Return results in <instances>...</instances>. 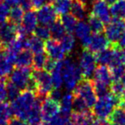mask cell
<instances>
[{"instance_id": "cell-37", "label": "cell", "mask_w": 125, "mask_h": 125, "mask_svg": "<svg viewBox=\"0 0 125 125\" xmlns=\"http://www.w3.org/2000/svg\"><path fill=\"white\" fill-rule=\"evenodd\" d=\"M110 89L111 91V94H113L119 99H121L122 96L125 94V88L120 81H113V82H111V84Z\"/></svg>"}, {"instance_id": "cell-27", "label": "cell", "mask_w": 125, "mask_h": 125, "mask_svg": "<svg viewBox=\"0 0 125 125\" xmlns=\"http://www.w3.org/2000/svg\"><path fill=\"white\" fill-rule=\"evenodd\" d=\"M87 17H88L87 18V21H88L89 28H90L91 31L94 32V33H102L104 31V22L99 17L94 16L92 13H90L89 16H87Z\"/></svg>"}, {"instance_id": "cell-24", "label": "cell", "mask_w": 125, "mask_h": 125, "mask_svg": "<svg viewBox=\"0 0 125 125\" xmlns=\"http://www.w3.org/2000/svg\"><path fill=\"white\" fill-rule=\"evenodd\" d=\"M109 121L115 125H125V111L123 108L117 107L112 111L108 117Z\"/></svg>"}, {"instance_id": "cell-23", "label": "cell", "mask_w": 125, "mask_h": 125, "mask_svg": "<svg viewBox=\"0 0 125 125\" xmlns=\"http://www.w3.org/2000/svg\"><path fill=\"white\" fill-rule=\"evenodd\" d=\"M28 48L31 52L36 54L39 52H44L45 44H44L43 40L33 35V36H30L28 38Z\"/></svg>"}, {"instance_id": "cell-56", "label": "cell", "mask_w": 125, "mask_h": 125, "mask_svg": "<svg viewBox=\"0 0 125 125\" xmlns=\"http://www.w3.org/2000/svg\"><path fill=\"white\" fill-rule=\"evenodd\" d=\"M1 1H2V0H0V2H1Z\"/></svg>"}, {"instance_id": "cell-25", "label": "cell", "mask_w": 125, "mask_h": 125, "mask_svg": "<svg viewBox=\"0 0 125 125\" xmlns=\"http://www.w3.org/2000/svg\"><path fill=\"white\" fill-rule=\"evenodd\" d=\"M111 15L115 18L125 19V0H117L111 4Z\"/></svg>"}, {"instance_id": "cell-19", "label": "cell", "mask_w": 125, "mask_h": 125, "mask_svg": "<svg viewBox=\"0 0 125 125\" xmlns=\"http://www.w3.org/2000/svg\"><path fill=\"white\" fill-rule=\"evenodd\" d=\"M33 54L30 51L22 50L18 52L15 58V65L19 68H29L33 64Z\"/></svg>"}, {"instance_id": "cell-16", "label": "cell", "mask_w": 125, "mask_h": 125, "mask_svg": "<svg viewBox=\"0 0 125 125\" xmlns=\"http://www.w3.org/2000/svg\"><path fill=\"white\" fill-rule=\"evenodd\" d=\"M94 82L111 86L112 78L110 69L106 65H99V67H96L94 72Z\"/></svg>"}, {"instance_id": "cell-32", "label": "cell", "mask_w": 125, "mask_h": 125, "mask_svg": "<svg viewBox=\"0 0 125 125\" xmlns=\"http://www.w3.org/2000/svg\"><path fill=\"white\" fill-rule=\"evenodd\" d=\"M52 86L53 88H58L60 89V87H62V85L63 84V80H62V75L61 73V68H60V61L57 62L55 69L52 71Z\"/></svg>"}, {"instance_id": "cell-44", "label": "cell", "mask_w": 125, "mask_h": 125, "mask_svg": "<svg viewBox=\"0 0 125 125\" xmlns=\"http://www.w3.org/2000/svg\"><path fill=\"white\" fill-rule=\"evenodd\" d=\"M57 61L54 60L52 57H47L45 65H44V70L47 72H52V70L55 69L56 65H57Z\"/></svg>"}, {"instance_id": "cell-26", "label": "cell", "mask_w": 125, "mask_h": 125, "mask_svg": "<svg viewBox=\"0 0 125 125\" xmlns=\"http://www.w3.org/2000/svg\"><path fill=\"white\" fill-rule=\"evenodd\" d=\"M74 32H75V36L79 40H83L84 39H86L90 35L91 29L89 28L88 23L85 22L83 21H80L79 22L77 21L76 26H75V29H74Z\"/></svg>"}, {"instance_id": "cell-20", "label": "cell", "mask_w": 125, "mask_h": 125, "mask_svg": "<svg viewBox=\"0 0 125 125\" xmlns=\"http://www.w3.org/2000/svg\"><path fill=\"white\" fill-rule=\"evenodd\" d=\"M113 57H114V44H111L107 48L97 52L95 55L97 62H99L100 65H109V66L112 62Z\"/></svg>"}, {"instance_id": "cell-7", "label": "cell", "mask_w": 125, "mask_h": 125, "mask_svg": "<svg viewBox=\"0 0 125 125\" xmlns=\"http://www.w3.org/2000/svg\"><path fill=\"white\" fill-rule=\"evenodd\" d=\"M125 30V19L113 18L104 27L105 37L111 44H117Z\"/></svg>"}, {"instance_id": "cell-6", "label": "cell", "mask_w": 125, "mask_h": 125, "mask_svg": "<svg viewBox=\"0 0 125 125\" xmlns=\"http://www.w3.org/2000/svg\"><path fill=\"white\" fill-rule=\"evenodd\" d=\"M97 61L94 52L87 49H83L79 57V69L83 79H89L96 69Z\"/></svg>"}, {"instance_id": "cell-11", "label": "cell", "mask_w": 125, "mask_h": 125, "mask_svg": "<svg viewBox=\"0 0 125 125\" xmlns=\"http://www.w3.org/2000/svg\"><path fill=\"white\" fill-rule=\"evenodd\" d=\"M16 56V54L4 47L3 51L0 52V77L5 78L10 75L13 70Z\"/></svg>"}, {"instance_id": "cell-54", "label": "cell", "mask_w": 125, "mask_h": 125, "mask_svg": "<svg viewBox=\"0 0 125 125\" xmlns=\"http://www.w3.org/2000/svg\"><path fill=\"white\" fill-rule=\"evenodd\" d=\"M3 49H4V45H0V52H2V51H3Z\"/></svg>"}, {"instance_id": "cell-12", "label": "cell", "mask_w": 125, "mask_h": 125, "mask_svg": "<svg viewBox=\"0 0 125 125\" xmlns=\"http://www.w3.org/2000/svg\"><path fill=\"white\" fill-rule=\"evenodd\" d=\"M57 12L54 10L53 6L50 4H44L42 7L38 9L36 13L37 20L42 25H46L50 26L53 21L57 19Z\"/></svg>"}, {"instance_id": "cell-49", "label": "cell", "mask_w": 125, "mask_h": 125, "mask_svg": "<svg viewBox=\"0 0 125 125\" xmlns=\"http://www.w3.org/2000/svg\"><path fill=\"white\" fill-rule=\"evenodd\" d=\"M92 125H110V124L107 121H105V119H99V118H98V120L94 121Z\"/></svg>"}, {"instance_id": "cell-39", "label": "cell", "mask_w": 125, "mask_h": 125, "mask_svg": "<svg viewBox=\"0 0 125 125\" xmlns=\"http://www.w3.org/2000/svg\"><path fill=\"white\" fill-rule=\"evenodd\" d=\"M20 94V89L12 82H7V97L8 99L13 101Z\"/></svg>"}, {"instance_id": "cell-48", "label": "cell", "mask_w": 125, "mask_h": 125, "mask_svg": "<svg viewBox=\"0 0 125 125\" xmlns=\"http://www.w3.org/2000/svg\"><path fill=\"white\" fill-rule=\"evenodd\" d=\"M117 45H118V46L121 47V48H125V30L123 31L120 40H118Z\"/></svg>"}, {"instance_id": "cell-33", "label": "cell", "mask_w": 125, "mask_h": 125, "mask_svg": "<svg viewBox=\"0 0 125 125\" xmlns=\"http://www.w3.org/2000/svg\"><path fill=\"white\" fill-rule=\"evenodd\" d=\"M61 46L64 53H70L74 50L75 45V37L69 33L68 34H65L64 36L61 39Z\"/></svg>"}, {"instance_id": "cell-45", "label": "cell", "mask_w": 125, "mask_h": 125, "mask_svg": "<svg viewBox=\"0 0 125 125\" xmlns=\"http://www.w3.org/2000/svg\"><path fill=\"white\" fill-rule=\"evenodd\" d=\"M48 94L51 99H54V100H57V101H60L61 98H62L61 91L59 90L58 88H54V90H52Z\"/></svg>"}, {"instance_id": "cell-40", "label": "cell", "mask_w": 125, "mask_h": 125, "mask_svg": "<svg viewBox=\"0 0 125 125\" xmlns=\"http://www.w3.org/2000/svg\"><path fill=\"white\" fill-rule=\"evenodd\" d=\"M94 87L96 93V95L99 96V97H102V96L106 95V94H108L110 93V86L105 85V84L94 82Z\"/></svg>"}, {"instance_id": "cell-28", "label": "cell", "mask_w": 125, "mask_h": 125, "mask_svg": "<svg viewBox=\"0 0 125 125\" xmlns=\"http://www.w3.org/2000/svg\"><path fill=\"white\" fill-rule=\"evenodd\" d=\"M23 15H24V10L22 8L21 6L15 5L10 10L8 20L14 24L20 25L21 22V20H22Z\"/></svg>"}, {"instance_id": "cell-52", "label": "cell", "mask_w": 125, "mask_h": 125, "mask_svg": "<svg viewBox=\"0 0 125 125\" xmlns=\"http://www.w3.org/2000/svg\"><path fill=\"white\" fill-rule=\"evenodd\" d=\"M120 82H122V84H123V87H124V88H125V72H124V74H123V76H122V78L120 79Z\"/></svg>"}, {"instance_id": "cell-3", "label": "cell", "mask_w": 125, "mask_h": 125, "mask_svg": "<svg viewBox=\"0 0 125 125\" xmlns=\"http://www.w3.org/2000/svg\"><path fill=\"white\" fill-rule=\"evenodd\" d=\"M120 99L113 94H108L99 97L93 105V115L99 119H106L109 117L115 107L119 106Z\"/></svg>"}, {"instance_id": "cell-10", "label": "cell", "mask_w": 125, "mask_h": 125, "mask_svg": "<svg viewBox=\"0 0 125 125\" xmlns=\"http://www.w3.org/2000/svg\"><path fill=\"white\" fill-rule=\"evenodd\" d=\"M10 75V82L15 84L20 90H26L32 76V70L29 68L16 67Z\"/></svg>"}, {"instance_id": "cell-13", "label": "cell", "mask_w": 125, "mask_h": 125, "mask_svg": "<svg viewBox=\"0 0 125 125\" xmlns=\"http://www.w3.org/2000/svg\"><path fill=\"white\" fill-rule=\"evenodd\" d=\"M17 35V25L14 24L9 20L0 24V42L5 46L11 42Z\"/></svg>"}, {"instance_id": "cell-30", "label": "cell", "mask_w": 125, "mask_h": 125, "mask_svg": "<svg viewBox=\"0 0 125 125\" xmlns=\"http://www.w3.org/2000/svg\"><path fill=\"white\" fill-rule=\"evenodd\" d=\"M52 4L57 14L62 16L70 11L71 0H54Z\"/></svg>"}, {"instance_id": "cell-4", "label": "cell", "mask_w": 125, "mask_h": 125, "mask_svg": "<svg viewBox=\"0 0 125 125\" xmlns=\"http://www.w3.org/2000/svg\"><path fill=\"white\" fill-rule=\"evenodd\" d=\"M74 94L82 98L87 103L89 108H92L97 100V95L94 90V82L89 79L81 80L74 89Z\"/></svg>"}, {"instance_id": "cell-5", "label": "cell", "mask_w": 125, "mask_h": 125, "mask_svg": "<svg viewBox=\"0 0 125 125\" xmlns=\"http://www.w3.org/2000/svg\"><path fill=\"white\" fill-rule=\"evenodd\" d=\"M32 76L35 80L38 87L36 95L42 98L47 97V94L53 88L52 77L49 72L45 70H33L32 71Z\"/></svg>"}, {"instance_id": "cell-36", "label": "cell", "mask_w": 125, "mask_h": 125, "mask_svg": "<svg viewBox=\"0 0 125 125\" xmlns=\"http://www.w3.org/2000/svg\"><path fill=\"white\" fill-rule=\"evenodd\" d=\"M33 33H34L35 36H37L38 38H40L42 40H47L51 37L50 28L46 25L41 24L40 26H37L35 28Z\"/></svg>"}, {"instance_id": "cell-35", "label": "cell", "mask_w": 125, "mask_h": 125, "mask_svg": "<svg viewBox=\"0 0 125 125\" xmlns=\"http://www.w3.org/2000/svg\"><path fill=\"white\" fill-rule=\"evenodd\" d=\"M47 57V54L44 52L34 54V57H33V70H43Z\"/></svg>"}, {"instance_id": "cell-14", "label": "cell", "mask_w": 125, "mask_h": 125, "mask_svg": "<svg viewBox=\"0 0 125 125\" xmlns=\"http://www.w3.org/2000/svg\"><path fill=\"white\" fill-rule=\"evenodd\" d=\"M92 14L99 17L104 23H108L111 20L109 5L104 0H96L93 3Z\"/></svg>"}, {"instance_id": "cell-38", "label": "cell", "mask_w": 125, "mask_h": 125, "mask_svg": "<svg viewBox=\"0 0 125 125\" xmlns=\"http://www.w3.org/2000/svg\"><path fill=\"white\" fill-rule=\"evenodd\" d=\"M110 71H111L112 81H120L125 72V67L122 64L113 65L111 66Z\"/></svg>"}, {"instance_id": "cell-22", "label": "cell", "mask_w": 125, "mask_h": 125, "mask_svg": "<svg viewBox=\"0 0 125 125\" xmlns=\"http://www.w3.org/2000/svg\"><path fill=\"white\" fill-rule=\"evenodd\" d=\"M50 33L52 39L57 40H60L62 37L65 35V30L64 27L62 26L60 19H57L55 21L50 25Z\"/></svg>"}, {"instance_id": "cell-21", "label": "cell", "mask_w": 125, "mask_h": 125, "mask_svg": "<svg viewBox=\"0 0 125 125\" xmlns=\"http://www.w3.org/2000/svg\"><path fill=\"white\" fill-rule=\"evenodd\" d=\"M73 98H74L73 94H70V93H67L64 95H62L60 99L61 114L67 116V117H70V113H71V110H72Z\"/></svg>"}, {"instance_id": "cell-34", "label": "cell", "mask_w": 125, "mask_h": 125, "mask_svg": "<svg viewBox=\"0 0 125 125\" xmlns=\"http://www.w3.org/2000/svg\"><path fill=\"white\" fill-rule=\"evenodd\" d=\"M72 109L74 110V112H76V113H85L90 111H89L90 108L88 107L87 103L82 98L75 95V94H74L73 103H72Z\"/></svg>"}, {"instance_id": "cell-15", "label": "cell", "mask_w": 125, "mask_h": 125, "mask_svg": "<svg viewBox=\"0 0 125 125\" xmlns=\"http://www.w3.org/2000/svg\"><path fill=\"white\" fill-rule=\"evenodd\" d=\"M45 50L46 52L47 56L56 61L62 60L64 57V52L61 46V44L57 40L48 39L45 43Z\"/></svg>"}, {"instance_id": "cell-51", "label": "cell", "mask_w": 125, "mask_h": 125, "mask_svg": "<svg viewBox=\"0 0 125 125\" xmlns=\"http://www.w3.org/2000/svg\"><path fill=\"white\" fill-rule=\"evenodd\" d=\"M104 1L108 4V5H111V4H114V3L116 2V1H117V0H104Z\"/></svg>"}, {"instance_id": "cell-42", "label": "cell", "mask_w": 125, "mask_h": 125, "mask_svg": "<svg viewBox=\"0 0 125 125\" xmlns=\"http://www.w3.org/2000/svg\"><path fill=\"white\" fill-rule=\"evenodd\" d=\"M10 5H8L6 3L0 2V24L6 21L9 17L10 12Z\"/></svg>"}, {"instance_id": "cell-2", "label": "cell", "mask_w": 125, "mask_h": 125, "mask_svg": "<svg viewBox=\"0 0 125 125\" xmlns=\"http://www.w3.org/2000/svg\"><path fill=\"white\" fill-rule=\"evenodd\" d=\"M60 68L65 87L69 91L74 90L82 78L79 66L71 58H66L60 60Z\"/></svg>"}, {"instance_id": "cell-9", "label": "cell", "mask_w": 125, "mask_h": 125, "mask_svg": "<svg viewBox=\"0 0 125 125\" xmlns=\"http://www.w3.org/2000/svg\"><path fill=\"white\" fill-rule=\"evenodd\" d=\"M41 118L45 123L51 121L60 112V104L58 101L54 100L50 97H45L40 104Z\"/></svg>"}, {"instance_id": "cell-29", "label": "cell", "mask_w": 125, "mask_h": 125, "mask_svg": "<svg viewBox=\"0 0 125 125\" xmlns=\"http://www.w3.org/2000/svg\"><path fill=\"white\" fill-rule=\"evenodd\" d=\"M60 21L62 22V26L64 27L65 30L68 33H72L75 29L77 23V19L72 14H66L62 15L60 18Z\"/></svg>"}, {"instance_id": "cell-47", "label": "cell", "mask_w": 125, "mask_h": 125, "mask_svg": "<svg viewBox=\"0 0 125 125\" xmlns=\"http://www.w3.org/2000/svg\"><path fill=\"white\" fill-rule=\"evenodd\" d=\"M30 2H31L33 9L38 10L45 4V0H30Z\"/></svg>"}, {"instance_id": "cell-50", "label": "cell", "mask_w": 125, "mask_h": 125, "mask_svg": "<svg viewBox=\"0 0 125 125\" xmlns=\"http://www.w3.org/2000/svg\"><path fill=\"white\" fill-rule=\"evenodd\" d=\"M4 1H5V3L8 5H12V6L18 5L21 2V0H4Z\"/></svg>"}, {"instance_id": "cell-55", "label": "cell", "mask_w": 125, "mask_h": 125, "mask_svg": "<svg viewBox=\"0 0 125 125\" xmlns=\"http://www.w3.org/2000/svg\"><path fill=\"white\" fill-rule=\"evenodd\" d=\"M92 1H96V0H92Z\"/></svg>"}, {"instance_id": "cell-17", "label": "cell", "mask_w": 125, "mask_h": 125, "mask_svg": "<svg viewBox=\"0 0 125 125\" xmlns=\"http://www.w3.org/2000/svg\"><path fill=\"white\" fill-rule=\"evenodd\" d=\"M70 10L77 20L83 21L87 16V3L83 0H71Z\"/></svg>"}, {"instance_id": "cell-57", "label": "cell", "mask_w": 125, "mask_h": 125, "mask_svg": "<svg viewBox=\"0 0 125 125\" xmlns=\"http://www.w3.org/2000/svg\"><path fill=\"white\" fill-rule=\"evenodd\" d=\"M0 43H1V42H0Z\"/></svg>"}, {"instance_id": "cell-53", "label": "cell", "mask_w": 125, "mask_h": 125, "mask_svg": "<svg viewBox=\"0 0 125 125\" xmlns=\"http://www.w3.org/2000/svg\"><path fill=\"white\" fill-rule=\"evenodd\" d=\"M53 1H54V0H45V3H46V4H52V3H53Z\"/></svg>"}, {"instance_id": "cell-18", "label": "cell", "mask_w": 125, "mask_h": 125, "mask_svg": "<svg viewBox=\"0 0 125 125\" xmlns=\"http://www.w3.org/2000/svg\"><path fill=\"white\" fill-rule=\"evenodd\" d=\"M21 27L25 30L28 34L33 33L35 28L37 27L38 20H37L36 13L33 10H28L23 15L22 20H21Z\"/></svg>"}, {"instance_id": "cell-1", "label": "cell", "mask_w": 125, "mask_h": 125, "mask_svg": "<svg viewBox=\"0 0 125 125\" xmlns=\"http://www.w3.org/2000/svg\"><path fill=\"white\" fill-rule=\"evenodd\" d=\"M36 94L29 90H24L20 93L15 100L11 101V112L16 117L26 121L30 110L36 102Z\"/></svg>"}, {"instance_id": "cell-46", "label": "cell", "mask_w": 125, "mask_h": 125, "mask_svg": "<svg viewBox=\"0 0 125 125\" xmlns=\"http://www.w3.org/2000/svg\"><path fill=\"white\" fill-rule=\"evenodd\" d=\"M7 125H28V123L25 120L21 119V118L15 116V117L10 118L9 120Z\"/></svg>"}, {"instance_id": "cell-8", "label": "cell", "mask_w": 125, "mask_h": 125, "mask_svg": "<svg viewBox=\"0 0 125 125\" xmlns=\"http://www.w3.org/2000/svg\"><path fill=\"white\" fill-rule=\"evenodd\" d=\"M84 49H87L94 53L100 52L104 49L107 48L110 45V42L102 33H94L89 35L83 40H82Z\"/></svg>"}, {"instance_id": "cell-31", "label": "cell", "mask_w": 125, "mask_h": 125, "mask_svg": "<svg viewBox=\"0 0 125 125\" xmlns=\"http://www.w3.org/2000/svg\"><path fill=\"white\" fill-rule=\"evenodd\" d=\"M12 115L10 104L5 101L0 102V125H7Z\"/></svg>"}, {"instance_id": "cell-41", "label": "cell", "mask_w": 125, "mask_h": 125, "mask_svg": "<svg viewBox=\"0 0 125 125\" xmlns=\"http://www.w3.org/2000/svg\"><path fill=\"white\" fill-rule=\"evenodd\" d=\"M69 120H70V117H67V116L61 114L57 115L53 119L45 123L44 125H67L69 123Z\"/></svg>"}, {"instance_id": "cell-43", "label": "cell", "mask_w": 125, "mask_h": 125, "mask_svg": "<svg viewBox=\"0 0 125 125\" xmlns=\"http://www.w3.org/2000/svg\"><path fill=\"white\" fill-rule=\"evenodd\" d=\"M7 99V82L4 78L0 77V102Z\"/></svg>"}]
</instances>
